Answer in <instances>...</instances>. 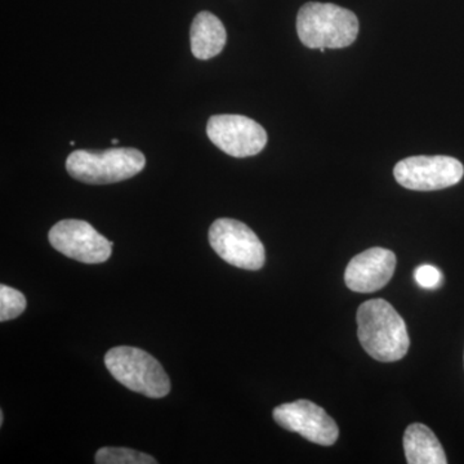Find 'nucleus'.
I'll use <instances>...</instances> for the list:
<instances>
[{
    "mask_svg": "<svg viewBox=\"0 0 464 464\" xmlns=\"http://www.w3.org/2000/svg\"><path fill=\"white\" fill-rule=\"evenodd\" d=\"M357 337L369 356L381 362H399L411 347L408 329L398 311L384 299H371L356 314Z\"/></svg>",
    "mask_w": 464,
    "mask_h": 464,
    "instance_id": "f257e3e1",
    "label": "nucleus"
},
{
    "mask_svg": "<svg viewBox=\"0 0 464 464\" xmlns=\"http://www.w3.org/2000/svg\"><path fill=\"white\" fill-rule=\"evenodd\" d=\"M299 41L311 50L350 47L359 34V20L350 9L332 3H306L297 16Z\"/></svg>",
    "mask_w": 464,
    "mask_h": 464,
    "instance_id": "f03ea898",
    "label": "nucleus"
},
{
    "mask_svg": "<svg viewBox=\"0 0 464 464\" xmlns=\"http://www.w3.org/2000/svg\"><path fill=\"white\" fill-rule=\"evenodd\" d=\"M145 166V155L132 148H115L100 152L76 150L66 160L70 176L90 185L125 181L142 172Z\"/></svg>",
    "mask_w": 464,
    "mask_h": 464,
    "instance_id": "7ed1b4c3",
    "label": "nucleus"
},
{
    "mask_svg": "<svg viewBox=\"0 0 464 464\" xmlns=\"http://www.w3.org/2000/svg\"><path fill=\"white\" fill-rule=\"evenodd\" d=\"M105 365L119 383L146 398H166L170 380L160 362L146 351L130 346L111 348Z\"/></svg>",
    "mask_w": 464,
    "mask_h": 464,
    "instance_id": "20e7f679",
    "label": "nucleus"
},
{
    "mask_svg": "<svg viewBox=\"0 0 464 464\" xmlns=\"http://www.w3.org/2000/svg\"><path fill=\"white\" fill-rule=\"evenodd\" d=\"M209 244L224 261L243 270L257 271L265 265V246L243 222L219 218L209 228Z\"/></svg>",
    "mask_w": 464,
    "mask_h": 464,
    "instance_id": "39448f33",
    "label": "nucleus"
},
{
    "mask_svg": "<svg viewBox=\"0 0 464 464\" xmlns=\"http://www.w3.org/2000/svg\"><path fill=\"white\" fill-rule=\"evenodd\" d=\"M393 176L399 185L409 190L436 191L459 183L464 176V167L456 158L420 155L399 161Z\"/></svg>",
    "mask_w": 464,
    "mask_h": 464,
    "instance_id": "423d86ee",
    "label": "nucleus"
},
{
    "mask_svg": "<svg viewBox=\"0 0 464 464\" xmlns=\"http://www.w3.org/2000/svg\"><path fill=\"white\" fill-rule=\"evenodd\" d=\"M48 239L57 252L82 264H103L111 257L112 241L81 219L57 222L51 228Z\"/></svg>",
    "mask_w": 464,
    "mask_h": 464,
    "instance_id": "0eeeda50",
    "label": "nucleus"
},
{
    "mask_svg": "<svg viewBox=\"0 0 464 464\" xmlns=\"http://www.w3.org/2000/svg\"><path fill=\"white\" fill-rule=\"evenodd\" d=\"M207 134L217 148L234 158L257 155L267 143L265 128L244 115L210 116Z\"/></svg>",
    "mask_w": 464,
    "mask_h": 464,
    "instance_id": "6e6552de",
    "label": "nucleus"
},
{
    "mask_svg": "<svg viewBox=\"0 0 464 464\" xmlns=\"http://www.w3.org/2000/svg\"><path fill=\"white\" fill-rule=\"evenodd\" d=\"M273 415L275 422L286 431L297 432L314 444L332 447L340 436L337 423L331 415L310 400L276 406Z\"/></svg>",
    "mask_w": 464,
    "mask_h": 464,
    "instance_id": "1a4fd4ad",
    "label": "nucleus"
},
{
    "mask_svg": "<svg viewBox=\"0 0 464 464\" xmlns=\"http://www.w3.org/2000/svg\"><path fill=\"white\" fill-rule=\"evenodd\" d=\"M395 253L371 248L351 259L344 273L347 288L356 293H374L389 284L396 268Z\"/></svg>",
    "mask_w": 464,
    "mask_h": 464,
    "instance_id": "9d476101",
    "label": "nucleus"
},
{
    "mask_svg": "<svg viewBox=\"0 0 464 464\" xmlns=\"http://www.w3.org/2000/svg\"><path fill=\"white\" fill-rule=\"evenodd\" d=\"M227 34L222 21L210 12L195 16L190 30L191 52L199 60H210L224 51Z\"/></svg>",
    "mask_w": 464,
    "mask_h": 464,
    "instance_id": "9b49d317",
    "label": "nucleus"
},
{
    "mask_svg": "<svg viewBox=\"0 0 464 464\" xmlns=\"http://www.w3.org/2000/svg\"><path fill=\"white\" fill-rule=\"evenodd\" d=\"M404 451L409 464H447L444 449L429 427L413 423L405 430Z\"/></svg>",
    "mask_w": 464,
    "mask_h": 464,
    "instance_id": "f8f14e48",
    "label": "nucleus"
},
{
    "mask_svg": "<svg viewBox=\"0 0 464 464\" xmlns=\"http://www.w3.org/2000/svg\"><path fill=\"white\" fill-rule=\"evenodd\" d=\"M97 464H155L157 460L149 454L128 448H102L94 457Z\"/></svg>",
    "mask_w": 464,
    "mask_h": 464,
    "instance_id": "ddd939ff",
    "label": "nucleus"
},
{
    "mask_svg": "<svg viewBox=\"0 0 464 464\" xmlns=\"http://www.w3.org/2000/svg\"><path fill=\"white\" fill-rule=\"evenodd\" d=\"M26 310V298L20 290L0 285V320L3 323L16 319Z\"/></svg>",
    "mask_w": 464,
    "mask_h": 464,
    "instance_id": "4468645a",
    "label": "nucleus"
},
{
    "mask_svg": "<svg viewBox=\"0 0 464 464\" xmlns=\"http://www.w3.org/2000/svg\"><path fill=\"white\" fill-rule=\"evenodd\" d=\"M415 282L424 289H436L441 285L442 274L438 267L431 265H423L415 270Z\"/></svg>",
    "mask_w": 464,
    "mask_h": 464,
    "instance_id": "2eb2a0df",
    "label": "nucleus"
},
{
    "mask_svg": "<svg viewBox=\"0 0 464 464\" xmlns=\"http://www.w3.org/2000/svg\"><path fill=\"white\" fill-rule=\"evenodd\" d=\"M3 422H5V415H3L2 411V413H0V424H3Z\"/></svg>",
    "mask_w": 464,
    "mask_h": 464,
    "instance_id": "dca6fc26",
    "label": "nucleus"
},
{
    "mask_svg": "<svg viewBox=\"0 0 464 464\" xmlns=\"http://www.w3.org/2000/svg\"><path fill=\"white\" fill-rule=\"evenodd\" d=\"M112 145H118L119 141L118 140H112Z\"/></svg>",
    "mask_w": 464,
    "mask_h": 464,
    "instance_id": "f3484780",
    "label": "nucleus"
}]
</instances>
